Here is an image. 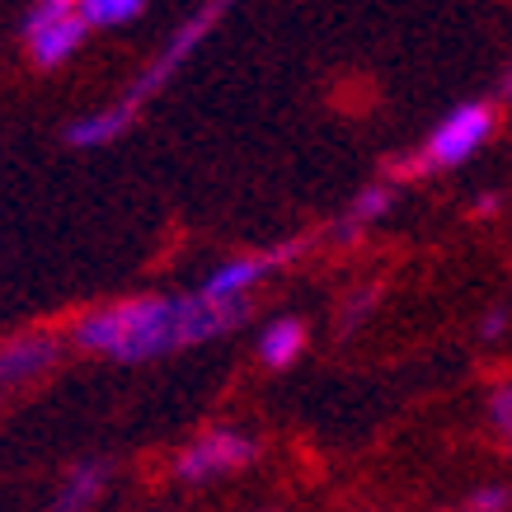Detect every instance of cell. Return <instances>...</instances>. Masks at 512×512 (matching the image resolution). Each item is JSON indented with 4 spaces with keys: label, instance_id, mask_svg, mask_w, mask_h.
I'll return each mask as SVG.
<instances>
[{
    "label": "cell",
    "instance_id": "cell-13",
    "mask_svg": "<svg viewBox=\"0 0 512 512\" xmlns=\"http://www.w3.org/2000/svg\"><path fill=\"white\" fill-rule=\"evenodd\" d=\"M80 15V0H33L29 10H24V24H19V33L24 38H33V33L52 29V24H62V19Z\"/></svg>",
    "mask_w": 512,
    "mask_h": 512
},
{
    "label": "cell",
    "instance_id": "cell-3",
    "mask_svg": "<svg viewBox=\"0 0 512 512\" xmlns=\"http://www.w3.org/2000/svg\"><path fill=\"white\" fill-rule=\"evenodd\" d=\"M226 10H231V0H202L198 10H193V15H188L184 24L170 33V38H165V47L156 52V62H151L137 80H132V90L123 94L127 109H137V113L146 109V104H151V99H156V94L165 90L174 76H179V66H188V57L207 43V33L217 29Z\"/></svg>",
    "mask_w": 512,
    "mask_h": 512
},
{
    "label": "cell",
    "instance_id": "cell-2",
    "mask_svg": "<svg viewBox=\"0 0 512 512\" xmlns=\"http://www.w3.org/2000/svg\"><path fill=\"white\" fill-rule=\"evenodd\" d=\"M498 137V104L494 99H466L456 104L428 127V137L419 141L414 156H404L390 165L395 179H419V174H447L461 170L480 156L484 146Z\"/></svg>",
    "mask_w": 512,
    "mask_h": 512
},
{
    "label": "cell",
    "instance_id": "cell-15",
    "mask_svg": "<svg viewBox=\"0 0 512 512\" xmlns=\"http://www.w3.org/2000/svg\"><path fill=\"white\" fill-rule=\"evenodd\" d=\"M461 512H512V489L508 484H480V489L461 503Z\"/></svg>",
    "mask_w": 512,
    "mask_h": 512
},
{
    "label": "cell",
    "instance_id": "cell-19",
    "mask_svg": "<svg viewBox=\"0 0 512 512\" xmlns=\"http://www.w3.org/2000/svg\"><path fill=\"white\" fill-rule=\"evenodd\" d=\"M503 104H512V66L503 71Z\"/></svg>",
    "mask_w": 512,
    "mask_h": 512
},
{
    "label": "cell",
    "instance_id": "cell-5",
    "mask_svg": "<svg viewBox=\"0 0 512 512\" xmlns=\"http://www.w3.org/2000/svg\"><path fill=\"white\" fill-rule=\"evenodd\" d=\"M306 254V240H282L273 249H259V254H235L226 264H217L207 278H202L198 296L202 301H217V306H231V301H249V292L268 282L278 268L296 264Z\"/></svg>",
    "mask_w": 512,
    "mask_h": 512
},
{
    "label": "cell",
    "instance_id": "cell-9",
    "mask_svg": "<svg viewBox=\"0 0 512 512\" xmlns=\"http://www.w3.org/2000/svg\"><path fill=\"white\" fill-rule=\"evenodd\" d=\"M390 207H395V184H390V179L362 184L353 193V202H348V212L339 217V226H334V235H339V240H357L362 231H372L376 221H386Z\"/></svg>",
    "mask_w": 512,
    "mask_h": 512
},
{
    "label": "cell",
    "instance_id": "cell-10",
    "mask_svg": "<svg viewBox=\"0 0 512 512\" xmlns=\"http://www.w3.org/2000/svg\"><path fill=\"white\" fill-rule=\"evenodd\" d=\"M306 320H296V315H278V320H268L264 329H259V343H254V353H259V362L264 367H273V372H282V367H292L296 357L306 353Z\"/></svg>",
    "mask_w": 512,
    "mask_h": 512
},
{
    "label": "cell",
    "instance_id": "cell-1",
    "mask_svg": "<svg viewBox=\"0 0 512 512\" xmlns=\"http://www.w3.org/2000/svg\"><path fill=\"white\" fill-rule=\"evenodd\" d=\"M249 320V301H202L198 292H146L123 296L109 306H94L71 325V348L90 357H109L123 367L156 362V357L184 353L198 343H212Z\"/></svg>",
    "mask_w": 512,
    "mask_h": 512
},
{
    "label": "cell",
    "instance_id": "cell-11",
    "mask_svg": "<svg viewBox=\"0 0 512 512\" xmlns=\"http://www.w3.org/2000/svg\"><path fill=\"white\" fill-rule=\"evenodd\" d=\"M109 484V466L104 461H80L71 475L62 480L57 498H52V512H90Z\"/></svg>",
    "mask_w": 512,
    "mask_h": 512
},
{
    "label": "cell",
    "instance_id": "cell-18",
    "mask_svg": "<svg viewBox=\"0 0 512 512\" xmlns=\"http://www.w3.org/2000/svg\"><path fill=\"white\" fill-rule=\"evenodd\" d=\"M372 301H376V292H372V287H362V296H353V301H348V320H353V315H362Z\"/></svg>",
    "mask_w": 512,
    "mask_h": 512
},
{
    "label": "cell",
    "instance_id": "cell-8",
    "mask_svg": "<svg viewBox=\"0 0 512 512\" xmlns=\"http://www.w3.org/2000/svg\"><path fill=\"white\" fill-rule=\"evenodd\" d=\"M85 38H90L85 19L71 15V19H62V24H52V29L24 38V47H29V62L38 66V71H57V66L71 62L80 47H85Z\"/></svg>",
    "mask_w": 512,
    "mask_h": 512
},
{
    "label": "cell",
    "instance_id": "cell-4",
    "mask_svg": "<svg viewBox=\"0 0 512 512\" xmlns=\"http://www.w3.org/2000/svg\"><path fill=\"white\" fill-rule=\"evenodd\" d=\"M259 461V442L240 428H207L202 437H193L179 456H174V480L184 484H207L221 475H235Z\"/></svg>",
    "mask_w": 512,
    "mask_h": 512
},
{
    "label": "cell",
    "instance_id": "cell-17",
    "mask_svg": "<svg viewBox=\"0 0 512 512\" xmlns=\"http://www.w3.org/2000/svg\"><path fill=\"white\" fill-rule=\"evenodd\" d=\"M503 207V193H480V198L470 202V217H480V221H489Z\"/></svg>",
    "mask_w": 512,
    "mask_h": 512
},
{
    "label": "cell",
    "instance_id": "cell-6",
    "mask_svg": "<svg viewBox=\"0 0 512 512\" xmlns=\"http://www.w3.org/2000/svg\"><path fill=\"white\" fill-rule=\"evenodd\" d=\"M66 343L47 329H33V334H15V339L0 343V386H29L43 372L57 367Z\"/></svg>",
    "mask_w": 512,
    "mask_h": 512
},
{
    "label": "cell",
    "instance_id": "cell-12",
    "mask_svg": "<svg viewBox=\"0 0 512 512\" xmlns=\"http://www.w3.org/2000/svg\"><path fill=\"white\" fill-rule=\"evenodd\" d=\"M146 10V0H80V19L85 29H123Z\"/></svg>",
    "mask_w": 512,
    "mask_h": 512
},
{
    "label": "cell",
    "instance_id": "cell-16",
    "mask_svg": "<svg viewBox=\"0 0 512 512\" xmlns=\"http://www.w3.org/2000/svg\"><path fill=\"white\" fill-rule=\"evenodd\" d=\"M503 329H508V306H494V311H484V320H480V339H484V343L503 339Z\"/></svg>",
    "mask_w": 512,
    "mask_h": 512
},
{
    "label": "cell",
    "instance_id": "cell-7",
    "mask_svg": "<svg viewBox=\"0 0 512 512\" xmlns=\"http://www.w3.org/2000/svg\"><path fill=\"white\" fill-rule=\"evenodd\" d=\"M132 123H137V109H127L123 99H118V104L90 109V113H80L76 123H66L62 141L71 146V151H99V146H109V141L123 137Z\"/></svg>",
    "mask_w": 512,
    "mask_h": 512
},
{
    "label": "cell",
    "instance_id": "cell-14",
    "mask_svg": "<svg viewBox=\"0 0 512 512\" xmlns=\"http://www.w3.org/2000/svg\"><path fill=\"white\" fill-rule=\"evenodd\" d=\"M489 428H494L498 442L512 451V381L489 390Z\"/></svg>",
    "mask_w": 512,
    "mask_h": 512
}]
</instances>
